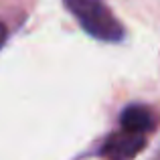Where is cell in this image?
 <instances>
[{
  "instance_id": "cell-1",
  "label": "cell",
  "mask_w": 160,
  "mask_h": 160,
  "mask_svg": "<svg viewBox=\"0 0 160 160\" xmlns=\"http://www.w3.org/2000/svg\"><path fill=\"white\" fill-rule=\"evenodd\" d=\"M63 4L89 37L103 43L124 39V27L103 0H63Z\"/></svg>"
},
{
  "instance_id": "cell-2",
  "label": "cell",
  "mask_w": 160,
  "mask_h": 160,
  "mask_svg": "<svg viewBox=\"0 0 160 160\" xmlns=\"http://www.w3.org/2000/svg\"><path fill=\"white\" fill-rule=\"evenodd\" d=\"M146 148V136L134 134L128 130H118L109 134L99 148V156L103 160H134Z\"/></svg>"
},
{
  "instance_id": "cell-3",
  "label": "cell",
  "mask_w": 160,
  "mask_h": 160,
  "mask_svg": "<svg viewBox=\"0 0 160 160\" xmlns=\"http://www.w3.org/2000/svg\"><path fill=\"white\" fill-rule=\"evenodd\" d=\"M120 126H122V130L148 136V132H152L154 126H156V116H154V112L148 106L132 103V106H128L122 112Z\"/></svg>"
},
{
  "instance_id": "cell-4",
  "label": "cell",
  "mask_w": 160,
  "mask_h": 160,
  "mask_svg": "<svg viewBox=\"0 0 160 160\" xmlns=\"http://www.w3.org/2000/svg\"><path fill=\"white\" fill-rule=\"evenodd\" d=\"M4 41H6V27L0 22V47L4 45Z\"/></svg>"
}]
</instances>
